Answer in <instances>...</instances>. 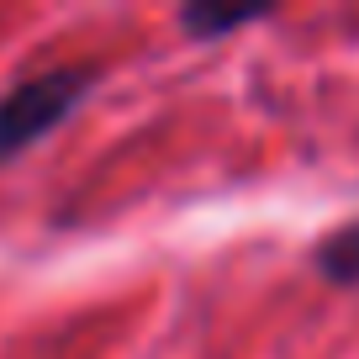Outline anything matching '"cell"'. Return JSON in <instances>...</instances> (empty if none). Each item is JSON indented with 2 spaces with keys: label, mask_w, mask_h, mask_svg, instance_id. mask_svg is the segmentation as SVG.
<instances>
[{
  "label": "cell",
  "mask_w": 359,
  "mask_h": 359,
  "mask_svg": "<svg viewBox=\"0 0 359 359\" xmlns=\"http://www.w3.org/2000/svg\"><path fill=\"white\" fill-rule=\"evenodd\" d=\"M90 95V69H43L0 95V164L43 143Z\"/></svg>",
  "instance_id": "6da1fadb"
},
{
  "label": "cell",
  "mask_w": 359,
  "mask_h": 359,
  "mask_svg": "<svg viewBox=\"0 0 359 359\" xmlns=\"http://www.w3.org/2000/svg\"><path fill=\"white\" fill-rule=\"evenodd\" d=\"M317 269L333 285H359V222H344L317 243Z\"/></svg>",
  "instance_id": "7a4b0ae2"
},
{
  "label": "cell",
  "mask_w": 359,
  "mask_h": 359,
  "mask_svg": "<svg viewBox=\"0 0 359 359\" xmlns=\"http://www.w3.org/2000/svg\"><path fill=\"white\" fill-rule=\"evenodd\" d=\"M264 22V11H180V27L196 37V43H217V37L238 32V27Z\"/></svg>",
  "instance_id": "3957f363"
}]
</instances>
